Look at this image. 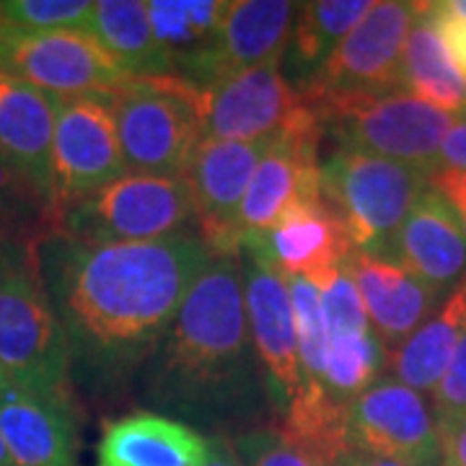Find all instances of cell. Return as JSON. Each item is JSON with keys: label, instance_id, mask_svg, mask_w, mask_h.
Returning <instances> with one entry per match:
<instances>
[{"label": "cell", "instance_id": "9c48e42d", "mask_svg": "<svg viewBox=\"0 0 466 466\" xmlns=\"http://www.w3.org/2000/svg\"><path fill=\"white\" fill-rule=\"evenodd\" d=\"M127 174L112 106L104 96L60 99L52 137V218Z\"/></svg>", "mask_w": 466, "mask_h": 466}, {"label": "cell", "instance_id": "30bf717a", "mask_svg": "<svg viewBox=\"0 0 466 466\" xmlns=\"http://www.w3.org/2000/svg\"><path fill=\"white\" fill-rule=\"evenodd\" d=\"M415 3L383 0L355 24L299 94H373L401 88V60L415 24Z\"/></svg>", "mask_w": 466, "mask_h": 466}, {"label": "cell", "instance_id": "d6a6232c", "mask_svg": "<svg viewBox=\"0 0 466 466\" xmlns=\"http://www.w3.org/2000/svg\"><path fill=\"white\" fill-rule=\"evenodd\" d=\"M433 415L459 417L466 415V334L461 345L456 350L451 366L446 368L443 379L433 389Z\"/></svg>", "mask_w": 466, "mask_h": 466}, {"label": "cell", "instance_id": "4316f807", "mask_svg": "<svg viewBox=\"0 0 466 466\" xmlns=\"http://www.w3.org/2000/svg\"><path fill=\"white\" fill-rule=\"evenodd\" d=\"M386 366V350L376 339L373 329L363 332H329L327 350V394L332 400L350 404L368 386L381 379Z\"/></svg>", "mask_w": 466, "mask_h": 466}, {"label": "cell", "instance_id": "4fadbf2b", "mask_svg": "<svg viewBox=\"0 0 466 466\" xmlns=\"http://www.w3.org/2000/svg\"><path fill=\"white\" fill-rule=\"evenodd\" d=\"M306 112V101L283 73V60L202 88V122L210 140H275Z\"/></svg>", "mask_w": 466, "mask_h": 466}, {"label": "cell", "instance_id": "7402d4cb", "mask_svg": "<svg viewBox=\"0 0 466 466\" xmlns=\"http://www.w3.org/2000/svg\"><path fill=\"white\" fill-rule=\"evenodd\" d=\"M466 334V278L451 290L428 321L400 348L386 352V366L412 391H433Z\"/></svg>", "mask_w": 466, "mask_h": 466}, {"label": "cell", "instance_id": "484cf974", "mask_svg": "<svg viewBox=\"0 0 466 466\" xmlns=\"http://www.w3.org/2000/svg\"><path fill=\"white\" fill-rule=\"evenodd\" d=\"M150 26L167 52L174 76L182 78L216 36L228 11V0H150Z\"/></svg>", "mask_w": 466, "mask_h": 466}, {"label": "cell", "instance_id": "d590c367", "mask_svg": "<svg viewBox=\"0 0 466 466\" xmlns=\"http://www.w3.org/2000/svg\"><path fill=\"white\" fill-rule=\"evenodd\" d=\"M438 164L446 168H466V112L456 115L441 143Z\"/></svg>", "mask_w": 466, "mask_h": 466}, {"label": "cell", "instance_id": "b9f144b4", "mask_svg": "<svg viewBox=\"0 0 466 466\" xmlns=\"http://www.w3.org/2000/svg\"><path fill=\"white\" fill-rule=\"evenodd\" d=\"M8 381V379H5V373H3V370H0V386H3V383Z\"/></svg>", "mask_w": 466, "mask_h": 466}, {"label": "cell", "instance_id": "f1b7e54d", "mask_svg": "<svg viewBox=\"0 0 466 466\" xmlns=\"http://www.w3.org/2000/svg\"><path fill=\"white\" fill-rule=\"evenodd\" d=\"M55 233L50 200L0 158V236L24 247H36Z\"/></svg>", "mask_w": 466, "mask_h": 466}, {"label": "cell", "instance_id": "d4e9b609", "mask_svg": "<svg viewBox=\"0 0 466 466\" xmlns=\"http://www.w3.org/2000/svg\"><path fill=\"white\" fill-rule=\"evenodd\" d=\"M373 8L370 0H317V3H300L299 16L293 24V34L285 50V63L290 73V86H306L337 45L348 36L355 24Z\"/></svg>", "mask_w": 466, "mask_h": 466}, {"label": "cell", "instance_id": "ba28073f", "mask_svg": "<svg viewBox=\"0 0 466 466\" xmlns=\"http://www.w3.org/2000/svg\"><path fill=\"white\" fill-rule=\"evenodd\" d=\"M0 70L57 99L106 96L127 78L86 32L21 34L0 29Z\"/></svg>", "mask_w": 466, "mask_h": 466}, {"label": "cell", "instance_id": "9a60e30c", "mask_svg": "<svg viewBox=\"0 0 466 466\" xmlns=\"http://www.w3.org/2000/svg\"><path fill=\"white\" fill-rule=\"evenodd\" d=\"M244 293L251 345L262 368L267 400L285 415L303 386L290 290L283 275L249 257L244 267Z\"/></svg>", "mask_w": 466, "mask_h": 466}, {"label": "cell", "instance_id": "44dd1931", "mask_svg": "<svg viewBox=\"0 0 466 466\" xmlns=\"http://www.w3.org/2000/svg\"><path fill=\"white\" fill-rule=\"evenodd\" d=\"M205 459L208 438L161 412L109 420L96 446V466H202Z\"/></svg>", "mask_w": 466, "mask_h": 466}, {"label": "cell", "instance_id": "ac0fdd59", "mask_svg": "<svg viewBox=\"0 0 466 466\" xmlns=\"http://www.w3.org/2000/svg\"><path fill=\"white\" fill-rule=\"evenodd\" d=\"M345 269L360 293L370 329L386 352L412 337L441 306V299H446L410 269L366 251L352 249Z\"/></svg>", "mask_w": 466, "mask_h": 466}, {"label": "cell", "instance_id": "e0dca14e", "mask_svg": "<svg viewBox=\"0 0 466 466\" xmlns=\"http://www.w3.org/2000/svg\"><path fill=\"white\" fill-rule=\"evenodd\" d=\"M0 438L14 466H81L73 397H50L26 386H0Z\"/></svg>", "mask_w": 466, "mask_h": 466}, {"label": "cell", "instance_id": "5b68a950", "mask_svg": "<svg viewBox=\"0 0 466 466\" xmlns=\"http://www.w3.org/2000/svg\"><path fill=\"white\" fill-rule=\"evenodd\" d=\"M431 174L358 150L334 148L321 161V192L348 228L352 249L383 257Z\"/></svg>", "mask_w": 466, "mask_h": 466}, {"label": "cell", "instance_id": "f35d334b", "mask_svg": "<svg viewBox=\"0 0 466 466\" xmlns=\"http://www.w3.org/2000/svg\"><path fill=\"white\" fill-rule=\"evenodd\" d=\"M332 466H407L400 464V461H394V459H386V456H376V453H368V451L360 449H352L345 451Z\"/></svg>", "mask_w": 466, "mask_h": 466}, {"label": "cell", "instance_id": "4dcf8cb0", "mask_svg": "<svg viewBox=\"0 0 466 466\" xmlns=\"http://www.w3.org/2000/svg\"><path fill=\"white\" fill-rule=\"evenodd\" d=\"M314 285H317L319 296H321L327 332H363V329H370V321H368L366 309H363L360 293H358V288H355L345 267L334 269Z\"/></svg>", "mask_w": 466, "mask_h": 466}, {"label": "cell", "instance_id": "5bb4252c", "mask_svg": "<svg viewBox=\"0 0 466 466\" xmlns=\"http://www.w3.org/2000/svg\"><path fill=\"white\" fill-rule=\"evenodd\" d=\"M299 8L300 3L285 0L228 3L216 36L182 78L202 91L244 70L283 60Z\"/></svg>", "mask_w": 466, "mask_h": 466}, {"label": "cell", "instance_id": "8d00e7d4", "mask_svg": "<svg viewBox=\"0 0 466 466\" xmlns=\"http://www.w3.org/2000/svg\"><path fill=\"white\" fill-rule=\"evenodd\" d=\"M435 16H438L441 36H443V45L449 50L451 60H453L456 70L464 76L466 81V21H456V18L443 16V14H438V8H435Z\"/></svg>", "mask_w": 466, "mask_h": 466}, {"label": "cell", "instance_id": "f546056e", "mask_svg": "<svg viewBox=\"0 0 466 466\" xmlns=\"http://www.w3.org/2000/svg\"><path fill=\"white\" fill-rule=\"evenodd\" d=\"M94 3L88 0H3L0 29L21 34H91Z\"/></svg>", "mask_w": 466, "mask_h": 466}, {"label": "cell", "instance_id": "6da1fadb", "mask_svg": "<svg viewBox=\"0 0 466 466\" xmlns=\"http://www.w3.org/2000/svg\"><path fill=\"white\" fill-rule=\"evenodd\" d=\"M210 251L195 228L146 244L47 236L34 259L88 386L115 389L146 368Z\"/></svg>", "mask_w": 466, "mask_h": 466}, {"label": "cell", "instance_id": "3957f363", "mask_svg": "<svg viewBox=\"0 0 466 466\" xmlns=\"http://www.w3.org/2000/svg\"><path fill=\"white\" fill-rule=\"evenodd\" d=\"M334 148L381 156L433 174L441 143L456 115L441 112L404 88L373 94H300Z\"/></svg>", "mask_w": 466, "mask_h": 466}, {"label": "cell", "instance_id": "277c9868", "mask_svg": "<svg viewBox=\"0 0 466 466\" xmlns=\"http://www.w3.org/2000/svg\"><path fill=\"white\" fill-rule=\"evenodd\" d=\"M104 99L115 115L127 174H187L205 140L200 88L179 76H127Z\"/></svg>", "mask_w": 466, "mask_h": 466}, {"label": "cell", "instance_id": "836d02e7", "mask_svg": "<svg viewBox=\"0 0 466 466\" xmlns=\"http://www.w3.org/2000/svg\"><path fill=\"white\" fill-rule=\"evenodd\" d=\"M431 187L449 202L466 233V168H435L431 174Z\"/></svg>", "mask_w": 466, "mask_h": 466}, {"label": "cell", "instance_id": "603a6c76", "mask_svg": "<svg viewBox=\"0 0 466 466\" xmlns=\"http://www.w3.org/2000/svg\"><path fill=\"white\" fill-rule=\"evenodd\" d=\"M415 11L401 60V88L441 112L461 115L466 112V81L443 45L433 3H415Z\"/></svg>", "mask_w": 466, "mask_h": 466}, {"label": "cell", "instance_id": "74e56055", "mask_svg": "<svg viewBox=\"0 0 466 466\" xmlns=\"http://www.w3.org/2000/svg\"><path fill=\"white\" fill-rule=\"evenodd\" d=\"M202 466H244V459L231 435L216 433L208 438V459Z\"/></svg>", "mask_w": 466, "mask_h": 466}, {"label": "cell", "instance_id": "ab89813d", "mask_svg": "<svg viewBox=\"0 0 466 466\" xmlns=\"http://www.w3.org/2000/svg\"><path fill=\"white\" fill-rule=\"evenodd\" d=\"M435 8L443 16L456 18V21H466V0H443V3H435Z\"/></svg>", "mask_w": 466, "mask_h": 466}, {"label": "cell", "instance_id": "60d3db41", "mask_svg": "<svg viewBox=\"0 0 466 466\" xmlns=\"http://www.w3.org/2000/svg\"><path fill=\"white\" fill-rule=\"evenodd\" d=\"M0 466H14L11 456H8V449H5V443H3V438H0Z\"/></svg>", "mask_w": 466, "mask_h": 466}, {"label": "cell", "instance_id": "e575fe53", "mask_svg": "<svg viewBox=\"0 0 466 466\" xmlns=\"http://www.w3.org/2000/svg\"><path fill=\"white\" fill-rule=\"evenodd\" d=\"M435 425L443 451V466H466V415L438 417Z\"/></svg>", "mask_w": 466, "mask_h": 466}, {"label": "cell", "instance_id": "83f0119b", "mask_svg": "<svg viewBox=\"0 0 466 466\" xmlns=\"http://www.w3.org/2000/svg\"><path fill=\"white\" fill-rule=\"evenodd\" d=\"M285 283L293 300V321H296V342H299V366L300 381H303L299 397H324L329 332H327L319 288L306 278H285Z\"/></svg>", "mask_w": 466, "mask_h": 466}, {"label": "cell", "instance_id": "8fae6325", "mask_svg": "<svg viewBox=\"0 0 466 466\" xmlns=\"http://www.w3.org/2000/svg\"><path fill=\"white\" fill-rule=\"evenodd\" d=\"M275 140H210L205 137L184 179L192 195L195 233L213 257H241L244 238L238 210L254 168Z\"/></svg>", "mask_w": 466, "mask_h": 466}, {"label": "cell", "instance_id": "7c38bea8", "mask_svg": "<svg viewBox=\"0 0 466 466\" xmlns=\"http://www.w3.org/2000/svg\"><path fill=\"white\" fill-rule=\"evenodd\" d=\"M348 435L355 449L400 464L443 466L433 410L397 379H379L350 401Z\"/></svg>", "mask_w": 466, "mask_h": 466}, {"label": "cell", "instance_id": "cb8c5ba5", "mask_svg": "<svg viewBox=\"0 0 466 466\" xmlns=\"http://www.w3.org/2000/svg\"><path fill=\"white\" fill-rule=\"evenodd\" d=\"M91 36L125 76H174L167 52L153 34L143 0L94 3Z\"/></svg>", "mask_w": 466, "mask_h": 466}, {"label": "cell", "instance_id": "8992f818", "mask_svg": "<svg viewBox=\"0 0 466 466\" xmlns=\"http://www.w3.org/2000/svg\"><path fill=\"white\" fill-rule=\"evenodd\" d=\"M0 370L39 394L73 397L67 337L42 285L34 249L0 275Z\"/></svg>", "mask_w": 466, "mask_h": 466}, {"label": "cell", "instance_id": "d6986e66", "mask_svg": "<svg viewBox=\"0 0 466 466\" xmlns=\"http://www.w3.org/2000/svg\"><path fill=\"white\" fill-rule=\"evenodd\" d=\"M383 259L449 296L466 278V233L451 205L428 187L407 213Z\"/></svg>", "mask_w": 466, "mask_h": 466}, {"label": "cell", "instance_id": "7a4b0ae2", "mask_svg": "<svg viewBox=\"0 0 466 466\" xmlns=\"http://www.w3.org/2000/svg\"><path fill=\"white\" fill-rule=\"evenodd\" d=\"M146 394L156 407L213 428L259 415L267 389L251 345L241 257H210L198 275L146 363Z\"/></svg>", "mask_w": 466, "mask_h": 466}, {"label": "cell", "instance_id": "1f68e13d", "mask_svg": "<svg viewBox=\"0 0 466 466\" xmlns=\"http://www.w3.org/2000/svg\"><path fill=\"white\" fill-rule=\"evenodd\" d=\"M233 441L244 466H317L303 451L288 443L278 428H254Z\"/></svg>", "mask_w": 466, "mask_h": 466}, {"label": "cell", "instance_id": "ffe728a7", "mask_svg": "<svg viewBox=\"0 0 466 466\" xmlns=\"http://www.w3.org/2000/svg\"><path fill=\"white\" fill-rule=\"evenodd\" d=\"M60 99L0 70V158L50 200L52 137Z\"/></svg>", "mask_w": 466, "mask_h": 466}, {"label": "cell", "instance_id": "2e32d148", "mask_svg": "<svg viewBox=\"0 0 466 466\" xmlns=\"http://www.w3.org/2000/svg\"><path fill=\"white\" fill-rule=\"evenodd\" d=\"M244 251L283 278L319 283L345 267L352 241L337 210L327 200H319L290 208L269 231L249 238Z\"/></svg>", "mask_w": 466, "mask_h": 466}, {"label": "cell", "instance_id": "52a82bcc", "mask_svg": "<svg viewBox=\"0 0 466 466\" xmlns=\"http://www.w3.org/2000/svg\"><path fill=\"white\" fill-rule=\"evenodd\" d=\"M192 220V195L184 177L125 174L66 208L52 236L84 244H146L189 231Z\"/></svg>", "mask_w": 466, "mask_h": 466}]
</instances>
